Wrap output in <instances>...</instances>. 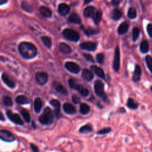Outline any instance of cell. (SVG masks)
I'll return each mask as SVG.
<instances>
[{
  "instance_id": "cell-19",
  "label": "cell",
  "mask_w": 152,
  "mask_h": 152,
  "mask_svg": "<svg viewBox=\"0 0 152 152\" xmlns=\"http://www.w3.org/2000/svg\"><path fill=\"white\" fill-rule=\"evenodd\" d=\"M141 67L138 65H136L135 67L134 71V74L132 76V80L134 82H139L141 77Z\"/></svg>"
},
{
  "instance_id": "cell-32",
  "label": "cell",
  "mask_w": 152,
  "mask_h": 152,
  "mask_svg": "<svg viewBox=\"0 0 152 152\" xmlns=\"http://www.w3.org/2000/svg\"><path fill=\"white\" fill-rule=\"evenodd\" d=\"M22 8L23 10L26 11V12L28 13H32L33 11V8L32 6L29 4L27 1H23L22 3Z\"/></svg>"
},
{
  "instance_id": "cell-20",
  "label": "cell",
  "mask_w": 152,
  "mask_h": 152,
  "mask_svg": "<svg viewBox=\"0 0 152 152\" xmlns=\"http://www.w3.org/2000/svg\"><path fill=\"white\" fill-rule=\"evenodd\" d=\"M96 12H97V10L95 7L92 6H89L84 9V15L87 17L93 18Z\"/></svg>"
},
{
  "instance_id": "cell-3",
  "label": "cell",
  "mask_w": 152,
  "mask_h": 152,
  "mask_svg": "<svg viewBox=\"0 0 152 152\" xmlns=\"http://www.w3.org/2000/svg\"><path fill=\"white\" fill-rule=\"evenodd\" d=\"M68 85L71 88L77 91L80 95L83 97H87L90 92L88 89L82 84H79L73 78H70L68 80Z\"/></svg>"
},
{
  "instance_id": "cell-18",
  "label": "cell",
  "mask_w": 152,
  "mask_h": 152,
  "mask_svg": "<svg viewBox=\"0 0 152 152\" xmlns=\"http://www.w3.org/2000/svg\"><path fill=\"white\" fill-rule=\"evenodd\" d=\"M43 106V101L40 97H36L34 102H33V107L34 111L36 113H39L42 110Z\"/></svg>"
},
{
  "instance_id": "cell-9",
  "label": "cell",
  "mask_w": 152,
  "mask_h": 152,
  "mask_svg": "<svg viewBox=\"0 0 152 152\" xmlns=\"http://www.w3.org/2000/svg\"><path fill=\"white\" fill-rule=\"evenodd\" d=\"M120 68V51L119 47H117L115 51L114 58L113 61V69L116 72H118Z\"/></svg>"
},
{
  "instance_id": "cell-1",
  "label": "cell",
  "mask_w": 152,
  "mask_h": 152,
  "mask_svg": "<svg viewBox=\"0 0 152 152\" xmlns=\"http://www.w3.org/2000/svg\"><path fill=\"white\" fill-rule=\"evenodd\" d=\"M19 51L22 56L26 59H32L37 55V49L31 43L23 42L19 46Z\"/></svg>"
},
{
  "instance_id": "cell-31",
  "label": "cell",
  "mask_w": 152,
  "mask_h": 152,
  "mask_svg": "<svg viewBox=\"0 0 152 152\" xmlns=\"http://www.w3.org/2000/svg\"><path fill=\"white\" fill-rule=\"evenodd\" d=\"M40 12L41 14L45 17H51L52 16V12L49 8L45 7H41L40 8Z\"/></svg>"
},
{
  "instance_id": "cell-44",
  "label": "cell",
  "mask_w": 152,
  "mask_h": 152,
  "mask_svg": "<svg viewBox=\"0 0 152 152\" xmlns=\"http://www.w3.org/2000/svg\"><path fill=\"white\" fill-rule=\"evenodd\" d=\"M71 99H72L73 102L75 104H78L80 103V97L76 95H73L72 96H71Z\"/></svg>"
},
{
  "instance_id": "cell-33",
  "label": "cell",
  "mask_w": 152,
  "mask_h": 152,
  "mask_svg": "<svg viewBox=\"0 0 152 152\" xmlns=\"http://www.w3.org/2000/svg\"><path fill=\"white\" fill-rule=\"evenodd\" d=\"M140 51L142 53H147L149 51V44L147 41H143L140 46Z\"/></svg>"
},
{
  "instance_id": "cell-40",
  "label": "cell",
  "mask_w": 152,
  "mask_h": 152,
  "mask_svg": "<svg viewBox=\"0 0 152 152\" xmlns=\"http://www.w3.org/2000/svg\"><path fill=\"white\" fill-rule=\"evenodd\" d=\"M145 60L149 70L152 73V58L150 56H146Z\"/></svg>"
},
{
  "instance_id": "cell-22",
  "label": "cell",
  "mask_w": 152,
  "mask_h": 152,
  "mask_svg": "<svg viewBox=\"0 0 152 152\" xmlns=\"http://www.w3.org/2000/svg\"><path fill=\"white\" fill-rule=\"evenodd\" d=\"M59 49L61 52H62L64 54H68L71 52V48L68 45L66 44V43L62 42L59 44Z\"/></svg>"
},
{
  "instance_id": "cell-16",
  "label": "cell",
  "mask_w": 152,
  "mask_h": 152,
  "mask_svg": "<svg viewBox=\"0 0 152 152\" xmlns=\"http://www.w3.org/2000/svg\"><path fill=\"white\" fill-rule=\"evenodd\" d=\"M91 69L96 74V75L97 76H98L102 79H104V80L106 78L105 73L104 71L103 70L102 68L97 67L96 66H92L91 67Z\"/></svg>"
},
{
  "instance_id": "cell-10",
  "label": "cell",
  "mask_w": 152,
  "mask_h": 152,
  "mask_svg": "<svg viewBox=\"0 0 152 152\" xmlns=\"http://www.w3.org/2000/svg\"><path fill=\"white\" fill-rule=\"evenodd\" d=\"M1 78L4 83L9 88H14L16 87V82L7 73H4L1 76Z\"/></svg>"
},
{
  "instance_id": "cell-29",
  "label": "cell",
  "mask_w": 152,
  "mask_h": 152,
  "mask_svg": "<svg viewBox=\"0 0 152 152\" xmlns=\"http://www.w3.org/2000/svg\"><path fill=\"white\" fill-rule=\"evenodd\" d=\"M110 16L111 19L115 20H117L120 19L122 16V13L118 10V9H114V10L111 12Z\"/></svg>"
},
{
  "instance_id": "cell-15",
  "label": "cell",
  "mask_w": 152,
  "mask_h": 152,
  "mask_svg": "<svg viewBox=\"0 0 152 152\" xmlns=\"http://www.w3.org/2000/svg\"><path fill=\"white\" fill-rule=\"evenodd\" d=\"M82 78L87 82H91L94 78V75L91 70L84 68L82 73Z\"/></svg>"
},
{
  "instance_id": "cell-12",
  "label": "cell",
  "mask_w": 152,
  "mask_h": 152,
  "mask_svg": "<svg viewBox=\"0 0 152 152\" xmlns=\"http://www.w3.org/2000/svg\"><path fill=\"white\" fill-rule=\"evenodd\" d=\"M49 103L54 108V112L57 118H60L61 117L62 114L61 113V105L59 101L57 99H52L50 101Z\"/></svg>"
},
{
  "instance_id": "cell-26",
  "label": "cell",
  "mask_w": 152,
  "mask_h": 152,
  "mask_svg": "<svg viewBox=\"0 0 152 152\" xmlns=\"http://www.w3.org/2000/svg\"><path fill=\"white\" fill-rule=\"evenodd\" d=\"M20 113L22 115V117H23L24 121L27 123H30L31 121V117L29 111L26 109H22L20 110Z\"/></svg>"
},
{
  "instance_id": "cell-43",
  "label": "cell",
  "mask_w": 152,
  "mask_h": 152,
  "mask_svg": "<svg viewBox=\"0 0 152 152\" xmlns=\"http://www.w3.org/2000/svg\"><path fill=\"white\" fill-rule=\"evenodd\" d=\"M83 56L87 61L92 62V63H94L95 62V59L92 55H91V54H88V53H83Z\"/></svg>"
},
{
  "instance_id": "cell-51",
  "label": "cell",
  "mask_w": 152,
  "mask_h": 152,
  "mask_svg": "<svg viewBox=\"0 0 152 152\" xmlns=\"http://www.w3.org/2000/svg\"><path fill=\"white\" fill-rule=\"evenodd\" d=\"M119 111H120V112H122V113H123V112H126V110H125V109L123 108H121L120 109Z\"/></svg>"
},
{
  "instance_id": "cell-49",
  "label": "cell",
  "mask_w": 152,
  "mask_h": 152,
  "mask_svg": "<svg viewBox=\"0 0 152 152\" xmlns=\"http://www.w3.org/2000/svg\"><path fill=\"white\" fill-rule=\"evenodd\" d=\"M0 120H1V121H5V118L4 117V115H3V113L2 112H1V118H0Z\"/></svg>"
},
{
  "instance_id": "cell-38",
  "label": "cell",
  "mask_w": 152,
  "mask_h": 152,
  "mask_svg": "<svg viewBox=\"0 0 152 152\" xmlns=\"http://www.w3.org/2000/svg\"><path fill=\"white\" fill-rule=\"evenodd\" d=\"M137 16V11L134 8H130L128 11V17L130 19H135Z\"/></svg>"
},
{
  "instance_id": "cell-34",
  "label": "cell",
  "mask_w": 152,
  "mask_h": 152,
  "mask_svg": "<svg viewBox=\"0 0 152 152\" xmlns=\"http://www.w3.org/2000/svg\"><path fill=\"white\" fill-rule=\"evenodd\" d=\"M127 105L129 108L131 109H136L138 106V103H137L132 99H131V98H129L128 99Z\"/></svg>"
},
{
  "instance_id": "cell-50",
  "label": "cell",
  "mask_w": 152,
  "mask_h": 152,
  "mask_svg": "<svg viewBox=\"0 0 152 152\" xmlns=\"http://www.w3.org/2000/svg\"><path fill=\"white\" fill-rule=\"evenodd\" d=\"M7 1V0H0V4L3 5L5 3H6Z\"/></svg>"
},
{
  "instance_id": "cell-4",
  "label": "cell",
  "mask_w": 152,
  "mask_h": 152,
  "mask_svg": "<svg viewBox=\"0 0 152 152\" xmlns=\"http://www.w3.org/2000/svg\"><path fill=\"white\" fill-rule=\"evenodd\" d=\"M94 91L97 96L101 98L104 101H106L108 97L104 91V84L100 80H97L94 83Z\"/></svg>"
},
{
  "instance_id": "cell-27",
  "label": "cell",
  "mask_w": 152,
  "mask_h": 152,
  "mask_svg": "<svg viewBox=\"0 0 152 152\" xmlns=\"http://www.w3.org/2000/svg\"><path fill=\"white\" fill-rule=\"evenodd\" d=\"M128 28H129L128 24L127 22H123L119 26L118 29V32L120 34L126 33L128 31Z\"/></svg>"
},
{
  "instance_id": "cell-5",
  "label": "cell",
  "mask_w": 152,
  "mask_h": 152,
  "mask_svg": "<svg viewBox=\"0 0 152 152\" xmlns=\"http://www.w3.org/2000/svg\"><path fill=\"white\" fill-rule=\"evenodd\" d=\"M62 34L66 39L73 42H77L80 39L79 34L72 29H66Z\"/></svg>"
},
{
  "instance_id": "cell-30",
  "label": "cell",
  "mask_w": 152,
  "mask_h": 152,
  "mask_svg": "<svg viewBox=\"0 0 152 152\" xmlns=\"http://www.w3.org/2000/svg\"><path fill=\"white\" fill-rule=\"evenodd\" d=\"M2 101L4 105L7 107H10L12 106L13 105V102L11 99V98L9 96H4L2 98Z\"/></svg>"
},
{
  "instance_id": "cell-25",
  "label": "cell",
  "mask_w": 152,
  "mask_h": 152,
  "mask_svg": "<svg viewBox=\"0 0 152 152\" xmlns=\"http://www.w3.org/2000/svg\"><path fill=\"white\" fill-rule=\"evenodd\" d=\"M55 91L59 93V94L63 95V96H67L68 95L67 91L66 90V88L64 87L63 85H62L61 84L58 83L57 85L55 86Z\"/></svg>"
},
{
  "instance_id": "cell-2",
  "label": "cell",
  "mask_w": 152,
  "mask_h": 152,
  "mask_svg": "<svg viewBox=\"0 0 152 152\" xmlns=\"http://www.w3.org/2000/svg\"><path fill=\"white\" fill-rule=\"evenodd\" d=\"M53 114L49 107H46L44 109L43 113L39 118V122L44 126H49L53 123Z\"/></svg>"
},
{
  "instance_id": "cell-14",
  "label": "cell",
  "mask_w": 152,
  "mask_h": 152,
  "mask_svg": "<svg viewBox=\"0 0 152 152\" xmlns=\"http://www.w3.org/2000/svg\"><path fill=\"white\" fill-rule=\"evenodd\" d=\"M62 109L64 112L68 115H74L77 113L75 107L69 103H65L62 106Z\"/></svg>"
},
{
  "instance_id": "cell-21",
  "label": "cell",
  "mask_w": 152,
  "mask_h": 152,
  "mask_svg": "<svg viewBox=\"0 0 152 152\" xmlns=\"http://www.w3.org/2000/svg\"><path fill=\"white\" fill-rule=\"evenodd\" d=\"M58 12L62 16H66L70 11V7L64 3L60 4L58 6Z\"/></svg>"
},
{
  "instance_id": "cell-23",
  "label": "cell",
  "mask_w": 152,
  "mask_h": 152,
  "mask_svg": "<svg viewBox=\"0 0 152 152\" xmlns=\"http://www.w3.org/2000/svg\"><path fill=\"white\" fill-rule=\"evenodd\" d=\"M80 112L82 115H86L91 112V107L85 103H82L80 105Z\"/></svg>"
},
{
  "instance_id": "cell-17",
  "label": "cell",
  "mask_w": 152,
  "mask_h": 152,
  "mask_svg": "<svg viewBox=\"0 0 152 152\" xmlns=\"http://www.w3.org/2000/svg\"><path fill=\"white\" fill-rule=\"evenodd\" d=\"M16 102L19 105H27L31 102V99L24 95H19L16 98Z\"/></svg>"
},
{
  "instance_id": "cell-45",
  "label": "cell",
  "mask_w": 152,
  "mask_h": 152,
  "mask_svg": "<svg viewBox=\"0 0 152 152\" xmlns=\"http://www.w3.org/2000/svg\"><path fill=\"white\" fill-rule=\"evenodd\" d=\"M30 147L33 152H40L39 147L36 145H34L33 143H30Z\"/></svg>"
},
{
  "instance_id": "cell-48",
  "label": "cell",
  "mask_w": 152,
  "mask_h": 152,
  "mask_svg": "<svg viewBox=\"0 0 152 152\" xmlns=\"http://www.w3.org/2000/svg\"><path fill=\"white\" fill-rule=\"evenodd\" d=\"M32 127L33 129L36 130L37 128V126H36V123L34 122V121H32Z\"/></svg>"
},
{
  "instance_id": "cell-53",
  "label": "cell",
  "mask_w": 152,
  "mask_h": 152,
  "mask_svg": "<svg viewBox=\"0 0 152 152\" xmlns=\"http://www.w3.org/2000/svg\"><path fill=\"white\" fill-rule=\"evenodd\" d=\"M150 89H151V92H152V86H151V87H150Z\"/></svg>"
},
{
  "instance_id": "cell-6",
  "label": "cell",
  "mask_w": 152,
  "mask_h": 152,
  "mask_svg": "<svg viewBox=\"0 0 152 152\" xmlns=\"http://www.w3.org/2000/svg\"><path fill=\"white\" fill-rule=\"evenodd\" d=\"M6 115L8 119L15 124L19 125V126H23L24 125V122L19 114L13 113L10 110H7Z\"/></svg>"
},
{
  "instance_id": "cell-37",
  "label": "cell",
  "mask_w": 152,
  "mask_h": 152,
  "mask_svg": "<svg viewBox=\"0 0 152 152\" xmlns=\"http://www.w3.org/2000/svg\"><path fill=\"white\" fill-rule=\"evenodd\" d=\"M102 13L101 11H97L96 14L95 15V16L93 17V19L95 22V23L97 24H99L102 19Z\"/></svg>"
},
{
  "instance_id": "cell-46",
  "label": "cell",
  "mask_w": 152,
  "mask_h": 152,
  "mask_svg": "<svg viewBox=\"0 0 152 152\" xmlns=\"http://www.w3.org/2000/svg\"><path fill=\"white\" fill-rule=\"evenodd\" d=\"M147 31L149 36L152 38V24H149L147 27Z\"/></svg>"
},
{
  "instance_id": "cell-13",
  "label": "cell",
  "mask_w": 152,
  "mask_h": 152,
  "mask_svg": "<svg viewBox=\"0 0 152 152\" xmlns=\"http://www.w3.org/2000/svg\"><path fill=\"white\" fill-rule=\"evenodd\" d=\"M97 47V43L93 42H84L80 44V48L88 51H94Z\"/></svg>"
},
{
  "instance_id": "cell-41",
  "label": "cell",
  "mask_w": 152,
  "mask_h": 152,
  "mask_svg": "<svg viewBox=\"0 0 152 152\" xmlns=\"http://www.w3.org/2000/svg\"><path fill=\"white\" fill-rule=\"evenodd\" d=\"M139 34H140V30L137 28H134L132 30V39L134 41H136L138 39Z\"/></svg>"
},
{
  "instance_id": "cell-52",
  "label": "cell",
  "mask_w": 152,
  "mask_h": 152,
  "mask_svg": "<svg viewBox=\"0 0 152 152\" xmlns=\"http://www.w3.org/2000/svg\"><path fill=\"white\" fill-rule=\"evenodd\" d=\"M92 0H84V4H87L89 3H91Z\"/></svg>"
},
{
  "instance_id": "cell-35",
  "label": "cell",
  "mask_w": 152,
  "mask_h": 152,
  "mask_svg": "<svg viewBox=\"0 0 152 152\" xmlns=\"http://www.w3.org/2000/svg\"><path fill=\"white\" fill-rule=\"evenodd\" d=\"M42 42L43 43L44 45L48 48H51L52 47V41L51 39L47 36H42L41 38Z\"/></svg>"
},
{
  "instance_id": "cell-42",
  "label": "cell",
  "mask_w": 152,
  "mask_h": 152,
  "mask_svg": "<svg viewBox=\"0 0 152 152\" xmlns=\"http://www.w3.org/2000/svg\"><path fill=\"white\" fill-rule=\"evenodd\" d=\"M104 55L103 53H98L96 55V59L97 61L98 62V63H99L100 64H102L103 63L104 61Z\"/></svg>"
},
{
  "instance_id": "cell-28",
  "label": "cell",
  "mask_w": 152,
  "mask_h": 152,
  "mask_svg": "<svg viewBox=\"0 0 152 152\" xmlns=\"http://www.w3.org/2000/svg\"><path fill=\"white\" fill-rule=\"evenodd\" d=\"M93 131V127L91 125L86 124L84 126L80 127L79 129V132L82 134H86V133H90Z\"/></svg>"
},
{
  "instance_id": "cell-47",
  "label": "cell",
  "mask_w": 152,
  "mask_h": 152,
  "mask_svg": "<svg viewBox=\"0 0 152 152\" xmlns=\"http://www.w3.org/2000/svg\"><path fill=\"white\" fill-rule=\"evenodd\" d=\"M120 3V0H112V4L113 5H118Z\"/></svg>"
},
{
  "instance_id": "cell-24",
  "label": "cell",
  "mask_w": 152,
  "mask_h": 152,
  "mask_svg": "<svg viewBox=\"0 0 152 152\" xmlns=\"http://www.w3.org/2000/svg\"><path fill=\"white\" fill-rule=\"evenodd\" d=\"M68 21L69 22L74 24H80L81 23V19L76 13H73L72 14H71L68 18Z\"/></svg>"
},
{
  "instance_id": "cell-11",
  "label": "cell",
  "mask_w": 152,
  "mask_h": 152,
  "mask_svg": "<svg viewBox=\"0 0 152 152\" xmlns=\"http://www.w3.org/2000/svg\"><path fill=\"white\" fill-rule=\"evenodd\" d=\"M65 67L70 73L73 74H78L80 71V70H81L80 66L77 64L71 61L66 62Z\"/></svg>"
},
{
  "instance_id": "cell-8",
  "label": "cell",
  "mask_w": 152,
  "mask_h": 152,
  "mask_svg": "<svg viewBox=\"0 0 152 152\" xmlns=\"http://www.w3.org/2000/svg\"><path fill=\"white\" fill-rule=\"evenodd\" d=\"M36 81L38 84L40 86H43L46 84L48 81V75L47 73L43 72H38L36 74Z\"/></svg>"
},
{
  "instance_id": "cell-39",
  "label": "cell",
  "mask_w": 152,
  "mask_h": 152,
  "mask_svg": "<svg viewBox=\"0 0 152 152\" xmlns=\"http://www.w3.org/2000/svg\"><path fill=\"white\" fill-rule=\"evenodd\" d=\"M112 131V128L111 127H105L103 128L97 132V134L98 135H104L107 134L109 133Z\"/></svg>"
},
{
  "instance_id": "cell-36",
  "label": "cell",
  "mask_w": 152,
  "mask_h": 152,
  "mask_svg": "<svg viewBox=\"0 0 152 152\" xmlns=\"http://www.w3.org/2000/svg\"><path fill=\"white\" fill-rule=\"evenodd\" d=\"M83 30L84 31L85 33L89 36V35H92V34H97L99 32V30L97 29H93V28H88V29H85L82 28Z\"/></svg>"
},
{
  "instance_id": "cell-7",
  "label": "cell",
  "mask_w": 152,
  "mask_h": 152,
  "mask_svg": "<svg viewBox=\"0 0 152 152\" xmlns=\"http://www.w3.org/2000/svg\"><path fill=\"white\" fill-rule=\"evenodd\" d=\"M0 138L6 142H13L16 140L13 134L10 131L6 130H1L0 131Z\"/></svg>"
}]
</instances>
